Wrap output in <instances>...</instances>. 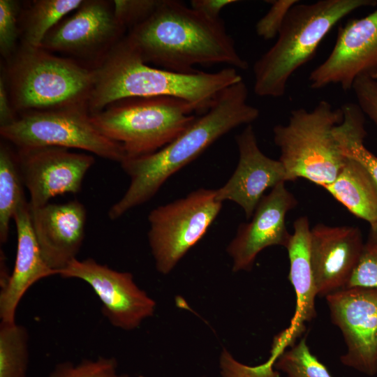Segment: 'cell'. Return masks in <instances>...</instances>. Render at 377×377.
I'll list each match as a JSON object with an SVG mask.
<instances>
[{
    "mask_svg": "<svg viewBox=\"0 0 377 377\" xmlns=\"http://www.w3.org/2000/svg\"><path fill=\"white\" fill-rule=\"evenodd\" d=\"M377 72V9L367 16L349 21L338 34L327 59L309 75L310 87L319 89L339 84L352 89L361 76Z\"/></svg>",
    "mask_w": 377,
    "mask_h": 377,
    "instance_id": "cell-14",
    "label": "cell"
},
{
    "mask_svg": "<svg viewBox=\"0 0 377 377\" xmlns=\"http://www.w3.org/2000/svg\"><path fill=\"white\" fill-rule=\"evenodd\" d=\"M83 0H38L23 14L22 45L40 47L49 31Z\"/></svg>",
    "mask_w": 377,
    "mask_h": 377,
    "instance_id": "cell-24",
    "label": "cell"
},
{
    "mask_svg": "<svg viewBox=\"0 0 377 377\" xmlns=\"http://www.w3.org/2000/svg\"><path fill=\"white\" fill-rule=\"evenodd\" d=\"M17 230V252L12 274L1 286V322H15L20 302L28 289L44 278L57 275L45 261L34 233L29 202L20 207L13 219Z\"/></svg>",
    "mask_w": 377,
    "mask_h": 377,
    "instance_id": "cell-20",
    "label": "cell"
},
{
    "mask_svg": "<svg viewBox=\"0 0 377 377\" xmlns=\"http://www.w3.org/2000/svg\"><path fill=\"white\" fill-rule=\"evenodd\" d=\"M274 368L284 377H332L327 367L310 351L306 337L284 350Z\"/></svg>",
    "mask_w": 377,
    "mask_h": 377,
    "instance_id": "cell-26",
    "label": "cell"
},
{
    "mask_svg": "<svg viewBox=\"0 0 377 377\" xmlns=\"http://www.w3.org/2000/svg\"><path fill=\"white\" fill-rule=\"evenodd\" d=\"M1 137L17 148L58 147L79 149L121 163L126 155L121 144L94 125L87 109L30 111L0 127Z\"/></svg>",
    "mask_w": 377,
    "mask_h": 377,
    "instance_id": "cell-8",
    "label": "cell"
},
{
    "mask_svg": "<svg viewBox=\"0 0 377 377\" xmlns=\"http://www.w3.org/2000/svg\"><path fill=\"white\" fill-rule=\"evenodd\" d=\"M298 204L281 182L265 195L250 222L242 223L227 247L232 259V271H250L258 253L271 246L286 247L291 234L287 230V213Z\"/></svg>",
    "mask_w": 377,
    "mask_h": 377,
    "instance_id": "cell-15",
    "label": "cell"
},
{
    "mask_svg": "<svg viewBox=\"0 0 377 377\" xmlns=\"http://www.w3.org/2000/svg\"><path fill=\"white\" fill-rule=\"evenodd\" d=\"M5 75L0 77V127L12 124L16 120L15 115L9 96Z\"/></svg>",
    "mask_w": 377,
    "mask_h": 377,
    "instance_id": "cell-34",
    "label": "cell"
},
{
    "mask_svg": "<svg viewBox=\"0 0 377 377\" xmlns=\"http://www.w3.org/2000/svg\"><path fill=\"white\" fill-rule=\"evenodd\" d=\"M342 119L341 108L323 100L312 110H292L287 124L274 127L287 181L304 178L323 187L335 179L346 160L334 135Z\"/></svg>",
    "mask_w": 377,
    "mask_h": 377,
    "instance_id": "cell-6",
    "label": "cell"
},
{
    "mask_svg": "<svg viewBox=\"0 0 377 377\" xmlns=\"http://www.w3.org/2000/svg\"><path fill=\"white\" fill-rule=\"evenodd\" d=\"M343 119L334 129V135L345 157L357 162L368 173L377 191V157L364 145L367 135L364 114L355 103L342 105Z\"/></svg>",
    "mask_w": 377,
    "mask_h": 377,
    "instance_id": "cell-22",
    "label": "cell"
},
{
    "mask_svg": "<svg viewBox=\"0 0 377 377\" xmlns=\"http://www.w3.org/2000/svg\"><path fill=\"white\" fill-rule=\"evenodd\" d=\"M235 0H192L191 8L202 15L219 19L221 11L227 6L237 3Z\"/></svg>",
    "mask_w": 377,
    "mask_h": 377,
    "instance_id": "cell-35",
    "label": "cell"
},
{
    "mask_svg": "<svg viewBox=\"0 0 377 377\" xmlns=\"http://www.w3.org/2000/svg\"><path fill=\"white\" fill-rule=\"evenodd\" d=\"M272 359L257 366H247L236 361L223 349L221 356V368L223 377H281L274 368Z\"/></svg>",
    "mask_w": 377,
    "mask_h": 377,
    "instance_id": "cell-32",
    "label": "cell"
},
{
    "mask_svg": "<svg viewBox=\"0 0 377 377\" xmlns=\"http://www.w3.org/2000/svg\"><path fill=\"white\" fill-rule=\"evenodd\" d=\"M20 3L0 0V52L4 58L13 56L18 38Z\"/></svg>",
    "mask_w": 377,
    "mask_h": 377,
    "instance_id": "cell-29",
    "label": "cell"
},
{
    "mask_svg": "<svg viewBox=\"0 0 377 377\" xmlns=\"http://www.w3.org/2000/svg\"><path fill=\"white\" fill-rule=\"evenodd\" d=\"M49 377H128L120 374L114 357H99L83 360L77 364L71 362L58 363Z\"/></svg>",
    "mask_w": 377,
    "mask_h": 377,
    "instance_id": "cell-27",
    "label": "cell"
},
{
    "mask_svg": "<svg viewBox=\"0 0 377 377\" xmlns=\"http://www.w3.org/2000/svg\"><path fill=\"white\" fill-rule=\"evenodd\" d=\"M29 334L16 322L0 324V377H27Z\"/></svg>",
    "mask_w": 377,
    "mask_h": 377,
    "instance_id": "cell-25",
    "label": "cell"
},
{
    "mask_svg": "<svg viewBox=\"0 0 377 377\" xmlns=\"http://www.w3.org/2000/svg\"><path fill=\"white\" fill-rule=\"evenodd\" d=\"M112 3L87 0L46 35L40 47L49 52L94 59L97 64L124 38Z\"/></svg>",
    "mask_w": 377,
    "mask_h": 377,
    "instance_id": "cell-12",
    "label": "cell"
},
{
    "mask_svg": "<svg viewBox=\"0 0 377 377\" xmlns=\"http://www.w3.org/2000/svg\"><path fill=\"white\" fill-rule=\"evenodd\" d=\"M374 0H319L296 3L289 11L274 44L254 64V93L279 98L291 76L307 63L319 44L341 19Z\"/></svg>",
    "mask_w": 377,
    "mask_h": 377,
    "instance_id": "cell-4",
    "label": "cell"
},
{
    "mask_svg": "<svg viewBox=\"0 0 377 377\" xmlns=\"http://www.w3.org/2000/svg\"><path fill=\"white\" fill-rule=\"evenodd\" d=\"M58 275L90 286L101 302L103 315L119 329L134 330L154 313L155 301L138 286L130 272L114 270L93 258H75Z\"/></svg>",
    "mask_w": 377,
    "mask_h": 377,
    "instance_id": "cell-10",
    "label": "cell"
},
{
    "mask_svg": "<svg viewBox=\"0 0 377 377\" xmlns=\"http://www.w3.org/2000/svg\"><path fill=\"white\" fill-rule=\"evenodd\" d=\"M352 287L377 289L376 245L364 243L360 259L346 286Z\"/></svg>",
    "mask_w": 377,
    "mask_h": 377,
    "instance_id": "cell-31",
    "label": "cell"
},
{
    "mask_svg": "<svg viewBox=\"0 0 377 377\" xmlns=\"http://www.w3.org/2000/svg\"><path fill=\"white\" fill-rule=\"evenodd\" d=\"M371 77L377 80V72L376 73H374L372 76H371Z\"/></svg>",
    "mask_w": 377,
    "mask_h": 377,
    "instance_id": "cell-37",
    "label": "cell"
},
{
    "mask_svg": "<svg viewBox=\"0 0 377 377\" xmlns=\"http://www.w3.org/2000/svg\"><path fill=\"white\" fill-rule=\"evenodd\" d=\"M221 207L215 190L200 188L150 212L148 241L158 272L173 269L205 235Z\"/></svg>",
    "mask_w": 377,
    "mask_h": 377,
    "instance_id": "cell-9",
    "label": "cell"
},
{
    "mask_svg": "<svg viewBox=\"0 0 377 377\" xmlns=\"http://www.w3.org/2000/svg\"><path fill=\"white\" fill-rule=\"evenodd\" d=\"M161 0H114V13L126 29H130L147 20L157 9Z\"/></svg>",
    "mask_w": 377,
    "mask_h": 377,
    "instance_id": "cell-28",
    "label": "cell"
},
{
    "mask_svg": "<svg viewBox=\"0 0 377 377\" xmlns=\"http://www.w3.org/2000/svg\"><path fill=\"white\" fill-rule=\"evenodd\" d=\"M243 80L225 89L212 105L171 142L150 154L120 163L131 181L124 195L108 211L112 220L149 200L165 182L231 130L249 125L259 110L249 104Z\"/></svg>",
    "mask_w": 377,
    "mask_h": 377,
    "instance_id": "cell-1",
    "label": "cell"
},
{
    "mask_svg": "<svg viewBox=\"0 0 377 377\" xmlns=\"http://www.w3.org/2000/svg\"><path fill=\"white\" fill-rule=\"evenodd\" d=\"M29 213L43 257L58 275L77 258L81 249L85 234L86 209L80 202L73 200L29 207Z\"/></svg>",
    "mask_w": 377,
    "mask_h": 377,
    "instance_id": "cell-18",
    "label": "cell"
},
{
    "mask_svg": "<svg viewBox=\"0 0 377 377\" xmlns=\"http://www.w3.org/2000/svg\"><path fill=\"white\" fill-rule=\"evenodd\" d=\"M197 108L173 96L122 99L91 114L104 135L121 145L126 158L150 154L179 136L196 118Z\"/></svg>",
    "mask_w": 377,
    "mask_h": 377,
    "instance_id": "cell-7",
    "label": "cell"
},
{
    "mask_svg": "<svg viewBox=\"0 0 377 377\" xmlns=\"http://www.w3.org/2000/svg\"><path fill=\"white\" fill-rule=\"evenodd\" d=\"M364 246L355 226L318 223L311 228L310 258L318 296L346 288Z\"/></svg>",
    "mask_w": 377,
    "mask_h": 377,
    "instance_id": "cell-16",
    "label": "cell"
},
{
    "mask_svg": "<svg viewBox=\"0 0 377 377\" xmlns=\"http://www.w3.org/2000/svg\"><path fill=\"white\" fill-rule=\"evenodd\" d=\"M323 188L354 216L370 225L377 221V191L355 161L346 157L335 179Z\"/></svg>",
    "mask_w": 377,
    "mask_h": 377,
    "instance_id": "cell-21",
    "label": "cell"
},
{
    "mask_svg": "<svg viewBox=\"0 0 377 377\" xmlns=\"http://www.w3.org/2000/svg\"><path fill=\"white\" fill-rule=\"evenodd\" d=\"M332 323L341 331L346 352L341 363L363 374H377V289L346 288L327 295Z\"/></svg>",
    "mask_w": 377,
    "mask_h": 377,
    "instance_id": "cell-11",
    "label": "cell"
},
{
    "mask_svg": "<svg viewBox=\"0 0 377 377\" xmlns=\"http://www.w3.org/2000/svg\"><path fill=\"white\" fill-rule=\"evenodd\" d=\"M24 181L16 154L10 147L0 145V242H7L10 223L18 209L27 204Z\"/></svg>",
    "mask_w": 377,
    "mask_h": 377,
    "instance_id": "cell-23",
    "label": "cell"
},
{
    "mask_svg": "<svg viewBox=\"0 0 377 377\" xmlns=\"http://www.w3.org/2000/svg\"><path fill=\"white\" fill-rule=\"evenodd\" d=\"M15 154L29 193L30 208L45 205L57 195L79 193L85 175L94 163L90 154L58 147L18 148Z\"/></svg>",
    "mask_w": 377,
    "mask_h": 377,
    "instance_id": "cell-13",
    "label": "cell"
},
{
    "mask_svg": "<svg viewBox=\"0 0 377 377\" xmlns=\"http://www.w3.org/2000/svg\"><path fill=\"white\" fill-rule=\"evenodd\" d=\"M7 85L14 110L81 108L88 103L95 82L94 68L59 57L42 47L21 46L11 59Z\"/></svg>",
    "mask_w": 377,
    "mask_h": 377,
    "instance_id": "cell-5",
    "label": "cell"
},
{
    "mask_svg": "<svg viewBox=\"0 0 377 377\" xmlns=\"http://www.w3.org/2000/svg\"><path fill=\"white\" fill-rule=\"evenodd\" d=\"M352 89L360 110L377 126V80L369 75L359 77Z\"/></svg>",
    "mask_w": 377,
    "mask_h": 377,
    "instance_id": "cell-33",
    "label": "cell"
},
{
    "mask_svg": "<svg viewBox=\"0 0 377 377\" xmlns=\"http://www.w3.org/2000/svg\"><path fill=\"white\" fill-rule=\"evenodd\" d=\"M367 243L377 246V221L370 225Z\"/></svg>",
    "mask_w": 377,
    "mask_h": 377,
    "instance_id": "cell-36",
    "label": "cell"
},
{
    "mask_svg": "<svg viewBox=\"0 0 377 377\" xmlns=\"http://www.w3.org/2000/svg\"><path fill=\"white\" fill-rule=\"evenodd\" d=\"M235 140L239 151L237 168L228 182L215 190L216 198L222 202H235L249 219L265 191L287 182V177L281 162L267 156L260 149L251 124L246 125Z\"/></svg>",
    "mask_w": 377,
    "mask_h": 377,
    "instance_id": "cell-17",
    "label": "cell"
},
{
    "mask_svg": "<svg viewBox=\"0 0 377 377\" xmlns=\"http://www.w3.org/2000/svg\"><path fill=\"white\" fill-rule=\"evenodd\" d=\"M126 37L145 63L173 72L193 73L198 64L249 66L221 18H209L179 1L161 0L156 11Z\"/></svg>",
    "mask_w": 377,
    "mask_h": 377,
    "instance_id": "cell-2",
    "label": "cell"
},
{
    "mask_svg": "<svg viewBox=\"0 0 377 377\" xmlns=\"http://www.w3.org/2000/svg\"><path fill=\"white\" fill-rule=\"evenodd\" d=\"M95 82L88 103L90 114L135 97L173 96L205 112L227 87L243 80L236 68L214 73H177L145 63L126 36L94 67Z\"/></svg>",
    "mask_w": 377,
    "mask_h": 377,
    "instance_id": "cell-3",
    "label": "cell"
},
{
    "mask_svg": "<svg viewBox=\"0 0 377 377\" xmlns=\"http://www.w3.org/2000/svg\"><path fill=\"white\" fill-rule=\"evenodd\" d=\"M299 0L267 1L271 7L256 24V34L264 40H271L278 36L290 9Z\"/></svg>",
    "mask_w": 377,
    "mask_h": 377,
    "instance_id": "cell-30",
    "label": "cell"
},
{
    "mask_svg": "<svg viewBox=\"0 0 377 377\" xmlns=\"http://www.w3.org/2000/svg\"><path fill=\"white\" fill-rule=\"evenodd\" d=\"M310 232L309 218H297L286 247L290 262L288 279L295 293L296 303L290 326L274 339L273 344L281 350L295 344L305 330V323L316 316L315 298L318 295L310 258Z\"/></svg>",
    "mask_w": 377,
    "mask_h": 377,
    "instance_id": "cell-19",
    "label": "cell"
}]
</instances>
